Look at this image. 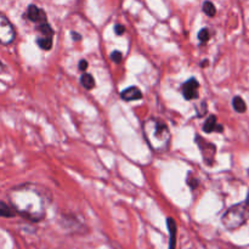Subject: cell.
I'll return each instance as SVG.
<instances>
[{
	"instance_id": "11",
	"label": "cell",
	"mask_w": 249,
	"mask_h": 249,
	"mask_svg": "<svg viewBox=\"0 0 249 249\" xmlns=\"http://www.w3.org/2000/svg\"><path fill=\"white\" fill-rule=\"evenodd\" d=\"M216 126H218V119H216V116L211 114V116L207 118V121L204 122L203 131L208 134L213 133V131H216Z\"/></svg>"
},
{
	"instance_id": "21",
	"label": "cell",
	"mask_w": 249,
	"mask_h": 249,
	"mask_svg": "<svg viewBox=\"0 0 249 249\" xmlns=\"http://www.w3.org/2000/svg\"><path fill=\"white\" fill-rule=\"evenodd\" d=\"M124 32H125V27L122 26V24H116L114 26V33L117 34V36H122V34H124Z\"/></svg>"
},
{
	"instance_id": "4",
	"label": "cell",
	"mask_w": 249,
	"mask_h": 249,
	"mask_svg": "<svg viewBox=\"0 0 249 249\" xmlns=\"http://www.w3.org/2000/svg\"><path fill=\"white\" fill-rule=\"evenodd\" d=\"M16 39V31L10 19L0 12V44L10 45Z\"/></svg>"
},
{
	"instance_id": "27",
	"label": "cell",
	"mask_w": 249,
	"mask_h": 249,
	"mask_svg": "<svg viewBox=\"0 0 249 249\" xmlns=\"http://www.w3.org/2000/svg\"><path fill=\"white\" fill-rule=\"evenodd\" d=\"M0 66H1V62H0Z\"/></svg>"
},
{
	"instance_id": "19",
	"label": "cell",
	"mask_w": 249,
	"mask_h": 249,
	"mask_svg": "<svg viewBox=\"0 0 249 249\" xmlns=\"http://www.w3.org/2000/svg\"><path fill=\"white\" fill-rule=\"evenodd\" d=\"M199 107H201V109L196 108L197 116H198V117H203L204 114L207 113V111H208V107H207V104L204 101L202 102V104H199Z\"/></svg>"
},
{
	"instance_id": "8",
	"label": "cell",
	"mask_w": 249,
	"mask_h": 249,
	"mask_svg": "<svg viewBox=\"0 0 249 249\" xmlns=\"http://www.w3.org/2000/svg\"><path fill=\"white\" fill-rule=\"evenodd\" d=\"M121 97L124 101H136L142 99V92L138 87H129L121 92Z\"/></svg>"
},
{
	"instance_id": "20",
	"label": "cell",
	"mask_w": 249,
	"mask_h": 249,
	"mask_svg": "<svg viewBox=\"0 0 249 249\" xmlns=\"http://www.w3.org/2000/svg\"><path fill=\"white\" fill-rule=\"evenodd\" d=\"M187 184H189L190 189L195 190V189H197V187H198L199 181H198V179H196V178L192 177V179H191V178H189V179H187Z\"/></svg>"
},
{
	"instance_id": "2",
	"label": "cell",
	"mask_w": 249,
	"mask_h": 249,
	"mask_svg": "<svg viewBox=\"0 0 249 249\" xmlns=\"http://www.w3.org/2000/svg\"><path fill=\"white\" fill-rule=\"evenodd\" d=\"M142 134L151 150L158 153L168 151L172 141V134L162 119L153 117L146 119L142 123Z\"/></svg>"
},
{
	"instance_id": "5",
	"label": "cell",
	"mask_w": 249,
	"mask_h": 249,
	"mask_svg": "<svg viewBox=\"0 0 249 249\" xmlns=\"http://www.w3.org/2000/svg\"><path fill=\"white\" fill-rule=\"evenodd\" d=\"M195 141H196L197 146H198L199 151H201L202 158H203L204 163L207 165H212L214 163V158H215V153H216V146L214 145L213 142L211 141L206 140L202 136L196 135L195 138Z\"/></svg>"
},
{
	"instance_id": "25",
	"label": "cell",
	"mask_w": 249,
	"mask_h": 249,
	"mask_svg": "<svg viewBox=\"0 0 249 249\" xmlns=\"http://www.w3.org/2000/svg\"><path fill=\"white\" fill-rule=\"evenodd\" d=\"M208 60H204L203 62H201V67H207V65H208Z\"/></svg>"
},
{
	"instance_id": "18",
	"label": "cell",
	"mask_w": 249,
	"mask_h": 249,
	"mask_svg": "<svg viewBox=\"0 0 249 249\" xmlns=\"http://www.w3.org/2000/svg\"><path fill=\"white\" fill-rule=\"evenodd\" d=\"M109 57H111V60L113 61L116 65H121L122 61H123V53H122L119 50H114V51H112Z\"/></svg>"
},
{
	"instance_id": "3",
	"label": "cell",
	"mask_w": 249,
	"mask_h": 249,
	"mask_svg": "<svg viewBox=\"0 0 249 249\" xmlns=\"http://www.w3.org/2000/svg\"><path fill=\"white\" fill-rule=\"evenodd\" d=\"M249 219V203L247 201L233 204L221 216V223L228 230L233 231L245 225Z\"/></svg>"
},
{
	"instance_id": "23",
	"label": "cell",
	"mask_w": 249,
	"mask_h": 249,
	"mask_svg": "<svg viewBox=\"0 0 249 249\" xmlns=\"http://www.w3.org/2000/svg\"><path fill=\"white\" fill-rule=\"evenodd\" d=\"M71 36H72L73 40H80L82 39V36L79 33H75V32H71Z\"/></svg>"
},
{
	"instance_id": "26",
	"label": "cell",
	"mask_w": 249,
	"mask_h": 249,
	"mask_svg": "<svg viewBox=\"0 0 249 249\" xmlns=\"http://www.w3.org/2000/svg\"><path fill=\"white\" fill-rule=\"evenodd\" d=\"M246 201H247L248 203H249V192H248V196H247V199H246Z\"/></svg>"
},
{
	"instance_id": "16",
	"label": "cell",
	"mask_w": 249,
	"mask_h": 249,
	"mask_svg": "<svg viewBox=\"0 0 249 249\" xmlns=\"http://www.w3.org/2000/svg\"><path fill=\"white\" fill-rule=\"evenodd\" d=\"M38 31L43 34V36H51L53 38V34H55V31L51 28L49 22H44V23L38 24Z\"/></svg>"
},
{
	"instance_id": "24",
	"label": "cell",
	"mask_w": 249,
	"mask_h": 249,
	"mask_svg": "<svg viewBox=\"0 0 249 249\" xmlns=\"http://www.w3.org/2000/svg\"><path fill=\"white\" fill-rule=\"evenodd\" d=\"M224 131V126L221 125V124H218V126H216V133H223Z\"/></svg>"
},
{
	"instance_id": "22",
	"label": "cell",
	"mask_w": 249,
	"mask_h": 249,
	"mask_svg": "<svg viewBox=\"0 0 249 249\" xmlns=\"http://www.w3.org/2000/svg\"><path fill=\"white\" fill-rule=\"evenodd\" d=\"M88 68V61L87 60H80L79 61V70L83 71V72H85Z\"/></svg>"
},
{
	"instance_id": "1",
	"label": "cell",
	"mask_w": 249,
	"mask_h": 249,
	"mask_svg": "<svg viewBox=\"0 0 249 249\" xmlns=\"http://www.w3.org/2000/svg\"><path fill=\"white\" fill-rule=\"evenodd\" d=\"M16 213L32 221H40L51 202V192L41 185L26 182L14 187L9 194Z\"/></svg>"
},
{
	"instance_id": "15",
	"label": "cell",
	"mask_w": 249,
	"mask_h": 249,
	"mask_svg": "<svg viewBox=\"0 0 249 249\" xmlns=\"http://www.w3.org/2000/svg\"><path fill=\"white\" fill-rule=\"evenodd\" d=\"M202 10H203L204 14L209 17H214L216 14L215 5H214L212 1H209V0H206V1L203 2V5H202Z\"/></svg>"
},
{
	"instance_id": "17",
	"label": "cell",
	"mask_w": 249,
	"mask_h": 249,
	"mask_svg": "<svg viewBox=\"0 0 249 249\" xmlns=\"http://www.w3.org/2000/svg\"><path fill=\"white\" fill-rule=\"evenodd\" d=\"M198 36V40L201 43H207L209 40V38H211V32H209L208 28H202L198 32V36Z\"/></svg>"
},
{
	"instance_id": "13",
	"label": "cell",
	"mask_w": 249,
	"mask_h": 249,
	"mask_svg": "<svg viewBox=\"0 0 249 249\" xmlns=\"http://www.w3.org/2000/svg\"><path fill=\"white\" fill-rule=\"evenodd\" d=\"M36 44H38L39 48L41 49V50H51V48H53V40L51 36H39V38H36Z\"/></svg>"
},
{
	"instance_id": "10",
	"label": "cell",
	"mask_w": 249,
	"mask_h": 249,
	"mask_svg": "<svg viewBox=\"0 0 249 249\" xmlns=\"http://www.w3.org/2000/svg\"><path fill=\"white\" fill-rule=\"evenodd\" d=\"M16 211L11 204L0 201V218H14L16 216Z\"/></svg>"
},
{
	"instance_id": "12",
	"label": "cell",
	"mask_w": 249,
	"mask_h": 249,
	"mask_svg": "<svg viewBox=\"0 0 249 249\" xmlns=\"http://www.w3.org/2000/svg\"><path fill=\"white\" fill-rule=\"evenodd\" d=\"M80 84L85 88L87 90H91L96 87V82H95L94 77L90 73L84 72L80 77Z\"/></svg>"
},
{
	"instance_id": "6",
	"label": "cell",
	"mask_w": 249,
	"mask_h": 249,
	"mask_svg": "<svg viewBox=\"0 0 249 249\" xmlns=\"http://www.w3.org/2000/svg\"><path fill=\"white\" fill-rule=\"evenodd\" d=\"M182 96L187 101L198 99L199 96V83L196 78H190L189 80L181 85Z\"/></svg>"
},
{
	"instance_id": "14",
	"label": "cell",
	"mask_w": 249,
	"mask_h": 249,
	"mask_svg": "<svg viewBox=\"0 0 249 249\" xmlns=\"http://www.w3.org/2000/svg\"><path fill=\"white\" fill-rule=\"evenodd\" d=\"M232 106L237 113H245L247 111V105H246L245 100L241 96H235L232 99Z\"/></svg>"
},
{
	"instance_id": "7",
	"label": "cell",
	"mask_w": 249,
	"mask_h": 249,
	"mask_svg": "<svg viewBox=\"0 0 249 249\" xmlns=\"http://www.w3.org/2000/svg\"><path fill=\"white\" fill-rule=\"evenodd\" d=\"M24 17L36 24L48 22V16H46L45 11H44L43 9H40V7L36 6V5H33V4L29 5L28 9H27V11H26V14H24Z\"/></svg>"
},
{
	"instance_id": "9",
	"label": "cell",
	"mask_w": 249,
	"mask_h": 249,
	"mask_svg": "<svg viewBox=\"0 0 249 249\" xmlns=\"http://www.w3.org/2000/svg\"><path fill=\"white\" fill-rule=\"evenodd\" d=\"M168 230H169V249H175L177 246V223L173 218H168Z\"/></svg>"
}]
</instances>
